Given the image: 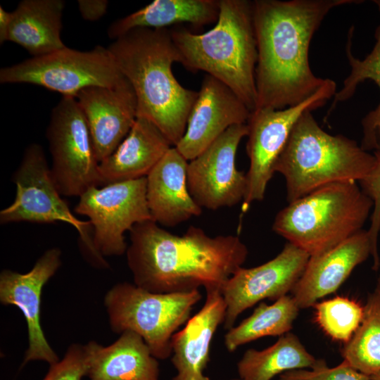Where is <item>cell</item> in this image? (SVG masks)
<instances>
[{
  "label": "cell",
  "instance_id": "1",
  "mask_svg": "<svg viewBox=\"0 0 380 380\" xmlns=\"http://www.w3.org/2000/svg\"><path fill=\"white\" fill-rule=\"evenodd\" d=\"M356 2L360 1H253L258 50L256 108L298 105L324 84L327 79L315 75L310 66L311 40L332 9Z\"/></svg>",
  "mask_w": 380,
  "mask_h": 380
},
{
  "label": "cell",
  "instance_id": "2",
  "mask_svg": "<svg viewBox=\"0 0 380 380\" xmlns=\"http://www.w3.org/2000/svg\"><path fill=\"white\" fill-rule=\"evenodd\" d=\"M129 238L127 262L134 284L157 293L188 292L200 286L220 291L248 254L238 236L211 237L193 226L179 236L153 220L136 224Z\"/></svg>",
  "mask_w": 380,
  "mask_h": 380
},
{
  "label": "cell",
  "instance_id": "3",
  "mask_svg": "<svg viewBox=\"0 0 380 380\" xmlns=\"http://www.w3.org/2000/svg\"><path fill=\"white\" fill-rule=\"evenodd\" d=\"M120 71L134 91L137 117L145 118L172 146L184 136L198 92L175 78L172 66L179 53L167 28L132 30L108 47Z\"/></svg>",
  "mask_w": 380,
  "mask_h": 380
},
{
  "label": "cell",
  "instance_id": "4",
  "mask_svg": "<svg viewBox=\"0 0 380 380\" xmlns=\"http://www.w3.org/2000/svg\"><path fill=\"white\" fill-rule=\"evenodd\" d=\"M189 71L202 70L229 87L253 112L257 106V42L253 1L220 0L215 25L202 34L184 27L170 29Z\"/></svg>",
  "mask_w": 380,
  "mask_h": 380
},
{
  "label": "cell",
  "instance_id": "5",
  "mask_svg": "<svg viewBox=\"0 0 380 380\" xmlns=\"http://www.w3.org/2000/svg\"><path fill=\"white\" fill-rule=\"evenodd\" d=\"M375 162L353 139L331 135L322 129L311 110L295 124L279 155L274 172L283 175L289 203L324 185L346 181L359 182Z\"/></svg>",
  "mask_w": 380,
  "mask_h": 380
},
{
  "label": "cell",
  "instance_id": "6",
  "mask_svg": "<svg viewBox=\"0 0 380 380\" xmlns=\"http://www.w3.org/2000/svg\"><path fill=\"white\" fill-rule=\"evenodd\" d=\"M357 182L324 185L289 203L272 229L310 256L324 253L362 230L373 201Z\"/></svg>",
  "mask_w": 380,
  "mask_h": 380
},
{
  "label": "cell",
  "instance_id": "7",
  "mask_svg": "<svg viewBox=\"0 0 380 380\" xmlns=\"http://www.w3.org/2000/svg\"><path fill=\"white\" fill-rule=\"evenodd\" d=\"M198 289L182 293H157L128 282L113 286L104 297L112 331H132L140 335L156 359L172 355L176 331L190 318L201 299Z\"/></svg>",
  "mask_w": 380,
  "mask_h": 380
},
{
  "label": "cell",
  "instance_id": "8",
  "mask_svg": "<svg viewBox=\"0 0 380 380\" xmlns=\"http://www.w3.org/2000/svg\"><path fill=\"white\" fill-rule=\"evenodd\" d=\"M12 181L16 186L15 196L11 205L1 210V224L20 222L67 223L77 231L80 246L92 265L101 268L109 267L94 245L90 222L77 219L62 198L42 146L31 144L26 148Z\"/></svg>",
  "mask_w": 380,
  "mask_h": 380
},
{
  "label": "cell",
  "instance_id": "9",
  "mask_svg": "<svg viewBox=\"0 0 380 380\" xmlns=\"http://www.w3.org/2000/svg\"><path fill=\"white\" fill-rule=\"evenodd\" d=\"M125 77L108 48L81 51L67 46L0 70L1 83H28L75 97L91 87H112Z\"/></svg>",
  "mask_w": 380,
  "mask_h": 380
},
{
  "label": "cell",
  "instance_id": "10",
  "mask_svg": "<svg viewBox=\"0 0 380 380\" xmlns=\"http://www.w3.org/2000/svg\"><path fill=\"white\" fill-rule=\"evenodd\" d=\"M336 93V82L327 79L313 95L298 105L284 109L256 108L251 112L247 122L246 152L250 165L246 173L243 211L253 202L263 200L267 184L274 173L275 163L299 118L307 110L323 106Z\"/></svg>",
  "mask_w": 380,
  "mask_h": 380
},
{
  "label": "cell",
  "instance_id": "11",
  "mask_svg": "<svg viewBox=\"0 0 380 380\" xmlns=\"http://www.w3.org/2000/svg\"><path fill=\"white\" fill-rule=\"evenodd\" d=\"M51 171L61 196L80 197L100 186L99 162L90 132L75 97L63 96L52 110L46 130Z\"/></svg>",
  "mask_w": 380,
  "mask_h": 380
},
{
  "label": "cell",
  "instance_id": "12",
  "mask_svg": "<svg viewBox=\"0 0 380 380\" xmlns=\"http://www.w3.org/2000/svg\"><path fill=\"white\" fill-rule=\"evenodd\" d=\"M74 211L89 218L99 253L121 255L127 249L125 233L137 223L153 220L146 200V177L92 186L79 197Z\"/></svg>",
  "mask_w": 380,
  "mask_h": 380
},
{
  "label": "cell",
  "instance_id": "13",
  "mask_svg": "<svg viewBox=\"0 0 380 380\" xmlns=\"http://www.w3.org/2000/svg\"><path fill=\"white\" fill-rule=\"evenodd\" d=\"M248 132L247 123L230 127L188 163V189L201 208L217 210L243 201L246 175L236 168V156Z\"/></svg>",
  "mask_w": 380,
  "mask_h": 380
},
{
  "label": "cell",
  "instance_id": "14",
  "mask_svg": "<svg viewBox=\"0 0 380 380\" xmlns=\"http://www.w3.org/2000/svg\"><path fill=\"white\" fill-rule=\"evenodd\" d=\"M304 251L287 242L273 259L251 268H239L222 287L227 305L224 327H234L238 316L262 300H277L291 292L309 260Z\"/></svg>",
  "mask_w": 380,
  "mask_h": 380
},
{
  "label": "cell",
  "instance_id": "15",
  "mask_svg": "<svg viewBox=\"0 0 380 380\" xmlns=\"http://www.w3.org/2000/svg\"><path fill=\"white\" fill-rule=\"evenodd\" d=\"M61 265V251L55 247L46 250L27 273L4 270L0 274L1 303L18 307L27 322L29 346L22 366L33 360L45 361L50 366L59 361L42 329L40 309L42 289Z\"/></svg>",
  "mask_w": 380,
  "mask_h": 380
},
{
  "label": "cell",
  "instance_id": "16",
  "mask_svg": "<svg viewBox=\"0 0 380 380\" xmlns=\"http://www.w3.org/2000/svg\"><path fill=\"white\" fill-rule=\"evenodd\" d=\"M189 113L185 133L175 146L188 160L232 126L246 124L251 111L226 84L206 75Z\"/></svg>",
  "mask_w": 380,
  "mask_h": 380
},
{
  "label": "cell",
  "instance_id": "17",
  "mask_svg": "<svg viewBox=\"0 0 380 380\" xmlns=\"http://www.w3.org/2000/svg\"><path fill=\"white\" fill-rule=\"evenodd\" d=\"M86 118L96 159L110 156L137 118V98L125 77L112 87H91L75 96Z\"/></svg>",
  "mask_w": 380,
  "mask_h": 380
},
{
  "label": "cell",
  "instance_id": "18",
  "mask_svg": "<svg viewBox=\"0 0 380 380\" xmlns=\"http://www.w3.org/2000/svg\"><path fill=\"white\" fill-rule=\"evenodd\" d=\"M371 255L367 230H361L332 248L310 256L303 274L291 291L300 309L336 291L352 271Z\"/></svg>",
  "mask_w": 380,
  "mask_h": 380
},
{
  "label": "cell",
  "instance_id": "19",
  "mask_svg": "<svg viewBox=\"0 0 380 380\" xmlns=\"http://www.w3.org/2000/svg\"><path fill=\"white\" fill-rule=\"evenodd\" d=\"M188 160L171 147L146 177V200L154 222L173 227L201 214L187 185Z\"/></svg>",
  "mask_w": 380,
  "mask_h": 380
},
{
  "label": "cell",
  "instance_id": "20",
  "mask_svg": "<svg viewBox=\"0 0 380 380\" xmlns=\"http://www.w3.org/2000/svg\"><path fill=\"white\" fill-rule=\"evenodd\" d=\"M226 310L220 291H207L201 309L172 337V362L177 370L172 380H210L203 371L213 336L224 323Z\"/></svg>",
  "mask_w": 380,
  "mask_h": 380
},
{
  "label": "cell",
  "instance_id": "21",
  "mask_svg": "<svg viewBox=\"0 0 380 380\" xmlns=\"http://www.w3.org/2000/svg\"><path fill=\"white\" fill-rule=\"evenodd\" d=\"M171 147L155 124L137 117L118 148L99 163L100 186L146 177Z\"/></svg>",
  "mask_w": 380,
  "mask_h": 380
},
{
  "label": "cell",
  "instance_id": "22",
  "mask_svg": "<svg viewBox=\"0 0 380 380\" xmlns=\"http://www.w3.org/2000/svg\"><path fill=\"white\" fill-rule=\"evenodd\" d=\"M108 346L85 345L89 380H159V364L142 337L125 331Z\"/></svg>",
  "mask_w": 380,
  "mask_h": 380
},
{
  "label": "cell",
  "instance_id": "23",
  "mask_svg": "<svg viewBox=\"0 0 380 380\" xmlns=\"http://www.w3.org/2000/svg\"><path fill=\"white\" fill-rule=\"evenodd\" d=\"M61 0H24L11 12L8 41L39 57L65 47L61 37Z\"/></svg>",
  "mask_w": 380,
  "mask_h": 380
},
{
  "label": "cell",
  "instance_id": "24",
  "mask_svg": "<svg viewBox=\"0 0 380 380\" xmlns=\"http://www.w3.org/2000/svg\"><path fill=\"white\" fill-rule=\"evenodd\" d=\"M220 0H155L144 8L115 21L108 30L117 39L139 28L163 29L186 23L202 27L217 20Z\"/></svg>",
  "mask_w": 380,
  "mask_h": 380
},
{
  "label": "cell",
  "instance_id": "25",
  "mask_svg": "<svg viewBox=\"0 0 380 380\" xmlns=\"http://www.w3.org/2000/svg\"><path fill=\"white\" fill-rule=\"evenodd\" d=\"M317 360L296 335L288 332L265 349L247 350L238 362L237 369L240 378L245 380H271L289 370L310 369Z\"/></svg>",
  "mask_w": 380,
  "mask_h": 380
},
{
  "label": "cell",
  "instance_id": "26",
  "mask_svg": "<svg viewBox=\"0 0 380 380\" xmlns=\"http://www.w3.org/2000/svg\"><path fill=\"white\" fill-rule=\"evenodd\" d=\"M300 308L291 296H284L272 305L260 303L251 316L224 335L229 352L252 341L267 336H281L292 329Z\"/></svg>",
  "mask_w": 380,
  "mask_h": 380
},
{
  "label": "cell",
  "instance_id": "27",
  "mask_svg": "<svg viewBox=\"0 0 380 380\" xmlns=\"http://www.w3.org/2000/svg\"><path fill=\"white\" fill-rule=\"evenodd\" d=\"M342 356L368 376L380 372V277L367 298L359 327L342 349Z\"/></svg>",
  "mask_w": 380,
  "mask_h": 380
},
{
  "label": "cell",
  "instance_id": "28",
  "mask_svg": "<svg viewBox=\"0 0 380 380\" xmlns=\"http://www.w3.org/2000/svg\"><path fill=\"white\" fill-rule=\"evenodd\" d=\"M380 13V0L374 1ZM353 29L350 30L346 46V55L351 68L349 75L345 79L342 88L334 95L330 112L336 104L349 99L355 94L357 87L366 80L374 81L380 90V25L376 30V44L364 59L355 58L351 51ZM363 135L370 133L380 125V102L376 108L371 111L362 122Z\"/></svg>",
  "mask_w": 380,
  "mask_h": 380
},
{
  "label": "cell",
  "instance_id": "29",
  "mask_svg": "<svg viewBox=\"0 0 380 380\" xmlns=\"http://www.w3.org/2000/svg\"><path fill=\"white\" fill-rule=\"evenodd\" d=\"M315 319L322 330L333 339L347 343L359 327L364 308L346 297L316 303Z\"/></svg>",
  "mask_w": 380,
  "mask_h": 380
},
{
  "label": "cell",
  "instance_id": "30",
  "mask_svg": "<svg viewBox=\"0 0 380 380\" xmlns=\"http://www.w3.org/2000/svg\"><path fill=\"white\" fill-rule=\"evenodd\" d=\"M375 162L367 174L360 180V186L373 201L371 224L367 230L371 243V255L373 258L372 269L378 270L380 258L378 252V237L380 232V153L374 152Z\"/></svg>",
  "mask_w": 380,
  "mask_h": 380
},
{
  "label": "cell",
  "instance_id": "31",
  "mask_svg": "<svg viewBox=\"0 0 380 380\" xmlns=\"http://www.w3.org/2000/svg\"><path fill=\"white\" fill-rule=\"evenodd\" d=\"M370 376L355 369L346 361L334 367H329L324 360H317L310 369H298L287 371L279 380H369Z\"/></svg>",
  "mask_w": 380,
  "mask_h": 380
},
{
  "label": "cell",
  "instance_id": "32",
  "mask_svg": "<svg viewBox=\"0 0 380 380\" xmlns=\"http://www.w3.org/2000/svg\"><path fill=\"white\" fill-rule=\"evenodd\" d=\"M88 357L85 345L72 344L63 358L50 369L43 380H82L87 375Z\"/></svg>",
  "mask_w": 380,
  "mask_h": 380
},
{
  "label": "cell",
  "instance_id": "33",
  "mask_svg": "<svg viewBox=\"0 0 380 380\" xmlns=\"http://www.w3.org/2000/svg\"><path fill=\"white\" fill-rule=\"evenodd\" d=\"M79 10L86 20L94 21L105 15L108 1L106 0H79Z\"/></svg>",
  "mask_w": 380,
  "mask_h": 380
},
{
  "label": "cell",
  "instance_id": "34",
  "mask_svg": "<svg viewBox=\"0 0 380 380\" xmlns=\"http://www.w3.org/2000/svg\"><path fill=\"white\" fill-rule=\"evenodd\" d=\"M361 146L366 151L374 149V152L380 153V125L370 133L363 136Z\"/></svg>",
  "mask_w": 380,
  "mask_h": 380
},
{
  "label": "cell",
  "instance_id": "35",
  "mask_svg": "<svg viewBox=\"0 0 380 380\" xmlns=\"http://www.w3.org/2000/svg\"><path fill=\"white\" fill-rule=\"evenodd\" d=\"M11 22V13L7 12L0 6V43L8 41Z\"/></svg>",
  "mask_w": 380,
  "mask_h": 380
},
{
  "label": "cell",
  "instance_id": "36",
  "mask_svg": "<svg viewBox=\"0 0 380 380\" xmlns=\"http://www.w3.org/2000/svg\"><path fill=\"white\" fill-rule=\"evenodd\" d=\"M370 376V379L369 380H380V372L376 373V374H374Z\"/></svg>",
  "mask_w": 380,
  "mask_h": 380
},
{
  "label": "cell",
  "instance_id": "37",
  "mask_svg": "<svg viewBox=\"0 0 380 380\" xmlns=\"http://www.w3.org/2000/svg\"><path fill=\"white\" fill-rule=\"evenodd\" d=\"M231 380H245V379H231Z\"/></svg>",
  "mask_w": 380,
  "mask_h": 380
}]
</instances>
